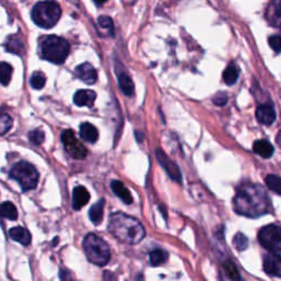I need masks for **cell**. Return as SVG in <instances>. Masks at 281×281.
I'll list each match as a JSON object with an SVG mask.
<instances>
[{
    "mask_svg": "<svg viewBox=\"0 0 281 281\" xmlns=\"http://www.w3.org/2000/svg\"><path fill=\"white\" fill-rule=\"evenodd\" d=\"M236 213L247 218H259L269 212L270 198L262 186L244 184L237 189L233 200Z\"/></svg>",
    "mask_w": 281,
    "mask_h": 281,
    "instance_id": "cell-1",
    "label": "cell"
},
{
    "mask_svg": "<svg viewBox=\"0 0 281 281\" xmlns=\"http://www.w3.org/2000/svg\"><path fill=\"white\" fill-rule=\"evenodd\" d=\"M0 217L9 219L11 221H15V220L18 219V211H17V207L14 203L5 202L0 205Z\"/></svg>",
    "mask_w": 281,
    "mask_h": 281,
    "instance_id": "cell-22",
    "label": "cell"
},
{
    "mask_svg": "<svg viewBox=\"0 0 281 281\" xmlns=\"http://www.w3.org/2000/svg\"><path fill=\"white\" fill-rule=\"evenodd\" d=\"M263 270L272 277L281 275V255L280 252H269L263 257Z\"/></svg>",
    "mask_w": 281,
    "mask_h": 281,
    "instance_id": "cell-10",
    "label": "cell"
},
{
    "mask_svg": "<svg viewBox=\"0 0 281 281\" xmlns=\"http://www.w3.org/2000/svg\"><path fill=\"white\" fill-rule=\"evenodd\" d=\"M90 199L88 190L83 186H78L73 191V207L75 210H80L81 207L87 205Z\"/></svg>",
    "mask_w": 281,
    "mask_h": 281,
    "instance_id": "cell-13",
    "label": "cell"
},
{
    "mask_svg": "<svg viewBox=\"0 0 281 281\" xmlns=\"http://www.w3.org/2000/svg\"><path fill=\"white\" fill-rule=\"evenodd\" d=\"M269 44L272 50H274L276 53H279L280 52V37L279 36H272L269 37Z\"/></svg>",
    "mask_w": 281,
    "mask_h": 281,
    "instance_id": "cell-35",
    "label": "cell"
},
{
    "mask_svg": "<svg viewBox=\"0 0 281 281\" xmlns=\"http://www.w3.org/2000/svg\"><path fill=\"white\" fill-rule=\"evenodd\" d=\"M233 244H234L235 248L240 252H243L248 247V239L246 237L243 233H237L233 240Z\"/></svg>",
    "mask_w": 281,
    "mask_h": 281,
    "instance_id": "cell-30",
    "label": "cell"
},
{
    "mask_svg": "<svg viewBox=\"0 0 281 281\" xmlns=\"http://www.w3.org/2000/svg\"><path fill=\"white\" fill-rule=\"evenodd\" d=\"M10 177L18 181L24 191L36 188L38 181L37 170L28 162L17 163L10 170Z\"/></svg>",
    "mask_w": 281,
    "mask_h": 281,
    "instance_id": "cell-6",
    "label": "cell"
},
{
    "mask_svg": "<svg viewBox=\"0 0 281 281\" xmlns=\"http://www.w3.org/2000/svg\"><path fill=\"white\" fill-rule=\"evenodd\" d=\"M103 209H105V200H103V199H101L100 201L97 202L96 205H94L90 207L89 218L94 225L101 223L103 218Z\"/></svg>",
    "mask_w": 281,
    "mask_h": 281,
    "instance_id": "cell-19",
    "label": "cell"
},
{
    "mask_svg": "<svg viewBox=\"0 0 281 281\" xmlns=\"http://www.w3.org/2000/svg\"><path fill=\"white\" fill-rule=\"evenodd\" d=\"M168 258V254L163 249H155L150 254V262L152 266H161Z\"/></svg>",
    "mask_w": 281,
    "mask_h": 281,
    "instance_id": "cell-26",
    "label": "cell"
},
{
    "mask_svg": "<svg viewBox=\"0 0 281 281\" xmlns=\"http://www.w3.org/2000/svg\"><path fill=\"white\" fill-rule=\"evenodd\" d=\"M46 83V78L43 73L41 72H36L31 76V80H30V84H31L32 87L34 89H42L44 87V85Z\"/></svg>",
    "mask_w": 281,
    "mask_h": 281,
    "instance_id": "cell-29",
    "label": "cell"
},
{
    "mask_svg": "<svg viewBox=\"0 0 281 281\" xmlns=\"http://www.w3.org/2000/svg\"><path fill=\"white\" fill-rule=\"evenodd\" d=\"M5 46L8 52H10V53H14V54L21 55V54H23V52H24V46H23L22 41L17 37H10L9 38H8Z\"/></svg>",
    "mask_w": 281,
    "mask_h": 281,
    "instance_id": "cell-24",
    "label": "cell"
},
{
    "mask_svg": "<svg viewBox=\"0 0 281 281\" xmlns=\"http://www.w3.org/2000/svg\"><path fill=\"white\" fill-rule=\"evenodd\" d=\"M267 18L272 25L278 27L280 21V0H272L267 10Z\"/></svg>",
    "mask_w": 281,
    "mask_h": 281,
    "instance_id": "cell-20",
    "label": "cell"
},
{
    "mask_svg": "<svg viewBox=\"0 0 281 281\" xmlns=\"http://www.w3.org/2000/svg\"><path fill=\"white\" fill-rule=\"evenodd\" d=\"M240 76V69L234 63L228 65L223 73V79L228 86L234 85Z\"/></svg>",
    "mask_w": 281,
    "mask_h": 281,
    "instance_id": "cell-21",
    "label": "cell"
},
{
    "mask_svg": "<svg viewBox=\"0 0 281 281\" xmlns=\"http://www.w3.org/2000/svg\"><path fill=\"white\" fill-rule=\"evenodd\" d=\"M155 154H156L158 163L161 164L164 169L166 170L168 176H169L172 180L177 181V183H181V171L179 167L177 166V164L172 162L161 149H157Z\"/></svg>",
    "mask_w": 281,
    "mask_h": 281,
    "instance_id": "cell-9",
    "label": "cell"
},
{
    "mask_svg": "<svg viewBox=\"0 0 281 281\" xmlns=\"http://www.w3.org/2000/svg\"><path fill=\"white\" fill-rule=\"evenodd\" d=\"M119 86L125 96L131 97L134 94L133 81L131 78H130V76L125 74V73H122V74L119 75Z\"/></svg>",
    "mask_w": 281,
    "mask_h": 281,
    "instance_id": "cell-23",
    "label": "cell"
},
{
    "mask_svg": "<svg viewBox=\"0 0 281 281\" xmlns=\"http://www.w3.org/2000/svg\"><path fill=\"white\" fill-rule=\"evenodd\" d=\"M256 118L259 123L271 125L276 120V111L272 105H262L257 108Z\"/></svg>",
    "mask_w": 281,
    "mask_h": 281,
    "instance_id": "cell-12",
    "label": "cell"
},
{
    "mask_svg": "<svg viewBox=\"0 0 281 281\" xmlns=\"http://www.w3.org/2000/svg\"><path fill=\"white\" fill-rule=\"evenodd\" d=\"M12 121L11 116L6 113V112H0V135L7 133L12 127Z\"/></svg>",
    "mask_w": 281,
    "mask_h": 281,
    "instance_id": "cell-27",
    "label": "cell"
},
{
    "mask_svg": "<svg viewBox=\"0 0 281 281\" xmlns=\"http://www.w3.org/2000/svg\"><path fill=\"white\" fill-rule=\"evenodd\" d=\"M97 94L93 90H79L74 96L75 105L78 107H93Z\"/></svg>",
    "mask_w": 281,
    "mask_h": 281,
    "instance_id": "cell-14",
    "label": "cell"
},
{
    "mask_svg": "<svg viewBox=\"0 0 281 281\" xmlns=\"http://www.w3.org/2000/svg\"><path fill=\"white\" fill-rule=\"evenodd\" d=\"M9 235L12 240L24 246H28L31 243V234H30V232L27 228L22 226L12 227L9 231Z\"/></svg>",
    "mask_w": 281,
    "mask_h": 281,
    "instance_id": "cell-16",
    "label": "cell"
},
{
    "mask_svg": "<svg viewBox=\"0 0 281 281\" xmlns=\"http://www.w3.org/2000/svg\"><path fill=\"white\" fill-rule=\"evenodd\" d=\"M83 247L88 261L97 266H105L110 261V248L105 241L94 233L86 235Z\"/></svg>",
    "mask_w": 281,
    "mask_h": 281,
    "instance_id": "cell-3",
    "label": "cell"
},
{
    "mask_svg": "<svg viewBox=\"0 0 281 281\" xmlns=\"http://www.w3.org/2000/svg\"><path fill=\"white\" fill-rule=\"evenodd\" d=\"M266 184L268 186V188L272 190L276 194H281L280 186H281V180L279 176L276 175H268L266 177Z\"/></svg>",
    "mask_w": 281,
    "mask_h": 281,
    "instance_id": "cell-28",
    "label": "cell"
},
{
    "mask_svg": "<svg viewBox=\"0 0 281 281\" xmlns=\"http://www.w3.org/2000/svg\"><path fill=\"white\" fill-rule=\"evenodd\" d=\"M94 1L96 2V3H98V5H102V3H105L107 0H94Z\"/></svg>",
    "mask_w": 281,
    "mask_h": 281,
    "instance_id": "cell-36",
    "label": "cell"
},
{
    "mask_svg": "<svg viewBox=\"0 0 281 281\" xmlns=\"http://www.w3.org/2000/svg\"><path fill=\"white\" fill-rule=\"evenodd\" d=\"M97 22L99 24V27H100L103 30H106V31L109 32V34L113 33V22H112V20H111L110 17L100 16L98 18Z\"/></svg>",
    "mask_w": 281,
    "mask_h": 281,
    "instance_id": "cell-31",
    "label": "cell"
},
{
    "mask_svg": "<svg viewBox=\"0 0 281 281\" xmlns=\"http://www.w3.org/2000/svg\"><path fill=\"white\" fill-rule=\"evenodd\" d=\"M110 187L112 189V191L116 194V197H119L124 203H127V205H131V203L133 202V198L131 196V193H130L129 189L125 187L124 184L121 183L120 180L111 181Z\"/></svg>",
    "mask_w": 281,
    "mask_h": 281,
    "instance_id": "cell-15",
    "label": "cell"
},
{
    "mask_svg": "<svg viewBox=\"0 0 281 281\" xmlns=\"http://www.w3.org/2000/svg\"><path fill=\"white\" fill-rule=\"evenodd\" d=\"M29 138L33 144L40 145L43 143V141H44L45 135H44V133L41 131V130H34V131H32L31 133L29 134Z\"/></svg>",
    "mask_w": 281,
    "mask_h": 281,
    "instance_id": "cell-33",
    "label": "cell"
},
{
    "mask_svg": "<svg viewBox=\"0 0 281 281\" xmlns=\"http://www.w3.org/2000/svg\"><path fill=\"white\" fill-rule=\"evenodd\" d=\"M108 230L116 240L125 244H137L145 237V230L136 219L115 212L110 215Z\"/></svg>",
    "mask_w": 281,
    "mask_h": 281,
    "instance_id": "cell-2",
    "label": "cell"
},
{
    "mask_svg": "<svg viewBox=\"0 0 281 281\" xmlns=\"http://www.w3.org/2000/svg\"><path fill=\"white\" fill-rule=\"evenodd\" d=\"M62 142L65 146L66 152L75 159H84L87 156V150L81 144V142L77 140L74 132L72 130H65L62 133Z\"/></svg>",
    "mask_w": 281,
    "mask_h": 281,
    "instance_id": "cell-8",
    "label": "cell"
},
{
    "mask_svg": "<svg viewBox=\"0 0 281 281\" xmlns=\"http://www.w3.org/2000/svg\"><path fill=\"white\" fill-rule=\"evenodd\" d=\"M223 267H224V269H225L227 276L230 277L231 279H234V280L241 279L239 270H237V268L234 266V263H233L232 262H230V261L225 262H224Z\"/></svg>",
    "mask_w": 281,
    "mask_h": 281,
    "instance_id": "cell-32",
    "label": "cell"
},
{
    "mask_svg": "<svg viewBox=\"0 0 281 281\" xmlns=\"http://www.w3.org/2000/svg\"><path fill=\"white\" fill-rule=\"evenodd\" d=\"M71 51L69 43L57 36L46 37L41 43L42 57L53 64H63Z\"/></svg>",
    "mask_w": 281,
    "mask_h": 281,
    "instance_id": "cell-4",
    "label": "cell"
},
{
    "mask_svg": "<svg viewBox=\"0 0 281 281\" xmlns=\"http://www.w3.org/2000/svg\"><path fill=\"white\" fill-rule=\"evenodd\" d=\"M253 150L254 153H256L262 158H270L275 152L274 146L266 140H259L255 142L253 145Z\"/></svg>",
    "mask_w": 281,
    "mask_h": 281,
    "instance_id": "cell-17",
    "label": "cell"
},
{
    "mask_svg": "<svg viewBox=\"0 0 281 281\" xmlns=\"http://www.w3.org/2000/svg\"><path fill=\"white\" fill-rule=\"evenodd\" d=\"M79 134H80V137L83 138L84 141L89 142V143H92V144H94L99 137L98 130L94 128L92 123H88V122H85L80 125Z\"/></svg>",
    "mask_w": 281,
    "mask_h": 281,
    "instance_id": "cell-18",
    "label": "cell"
},
{
    "mask_svg": "<svg viewBox=\"0 0 281 281\" xmlns=\"http://www.w3.org/2000/svg\"><path fill=\"white\" fill-rule=\"evenodd\" d=\"M31 16L33 22L38 27L51 29L58 22L62 9L55 1H41L33 7Z\"/></svg>",
    "mask_w": 281,
    "mask_h": 281,
    "instance_id": "cell-5",
    "label": "cell"
},
{
    "mask_svg": "<svg viewBox=\"0 0 281 281\" xmlns=\"http://www.w3.org/2000/svg\"><path fill=\"white\" fill-rule=\"evenodd\" d=\"M75 74L81 81H84V83L87 85H94L98 78L97 71L94 69L93 65L89 63H84L79 65V66H77Z\"/></svg>",
    "mask_w": 281,
    "mask_h": 281,
    "instance_id": "cell-11",
    "label": "cell"
},
{
    "mask_svg": "<svg viewBox=\"0 0 281 281\" xmlns=\"http://www.w3.org/2000/svg\"><path fill=\"white\" fill-rule=\"evenodd\" d=\"M227 100H228L227 94H224V93L217 94H215V97L213 98V102L215 103V105H217V106H220V107L225 106V105H226V102H227Z\"/></svg>",
    "mask_w": 281,
    "mask_h": 281,
    "instance_id": "cell-34",
    "label": "cell"
},
{
    "mask_svg": "<svg viewBox=\"0 0 281 281\" xmlns=\"http://www.w3.org/2000/svg\"><path fill=\"white\" fill-rule=\"evenodd\" d=\"M12 66L10 64H8L6 62L0 63V84L3 86H7L10 83L11 76H12Z\"/></svg>",
    "mask_w": 281,
    "mask_h": 281,
    "instance_id": "cell-25",
    "label": "cell"
},
{
    "mask_svg": "<svg viewBox=\"0 0 281 281\" xmlns=\"http://www.w3.org/2000/svg\"><path fill=\"white\" fill-rule=\"evenodd\" d=\"M280 228L275 224L262 227L258 234L259 243L269 252H280Z\"/></svg>",
    "mask_w": 281,
    "mask_h": 281,
    "instance_id": "cell-7",
    "label": "cell"
}]
</instances>
